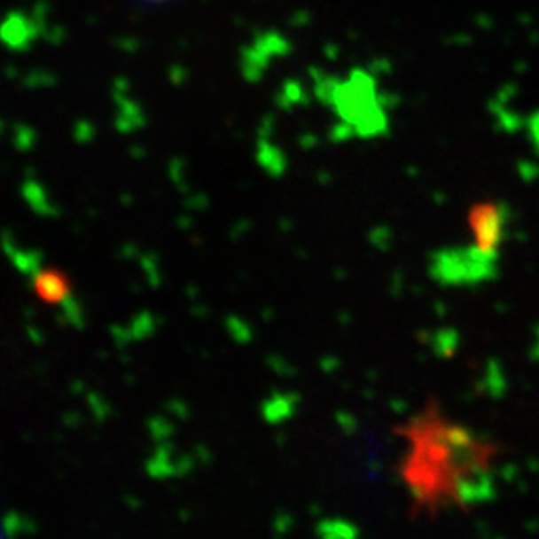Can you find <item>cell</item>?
Wrapping results in <instances>:
<instances>
[{
	"label": "cell",
	"instance_id": "2",
	"mask_svg": "<svg viewBox=\"0 0 539 539\" xmlns=\"http://www.w3.org/2000/svg\"><path fill=\"white\" fill-rule=\"evenodd\" d=\"M467 226L473 238V250L483 256H496L505 234V212L497 202H478L467 214Z\"/></svg>",
	"mask_w": 539,
	"mask_h": 539
},
{
	"label": "cell",
	"instance_id": "1",
	"mask_svg": "<svg viewBox=\"0 0 539 539\" xmlns=\"http://www.w3.org/2000/svg\"><path fill=\"white\" fill-rule=\"evenodd\" d=\"M400 478L418 513L438 515L480 504L491 488L497 446L427 406L400 427Z\"/></svg>",
	"mask_w": 539,
	"mask_h": 539
}]
</instances>
